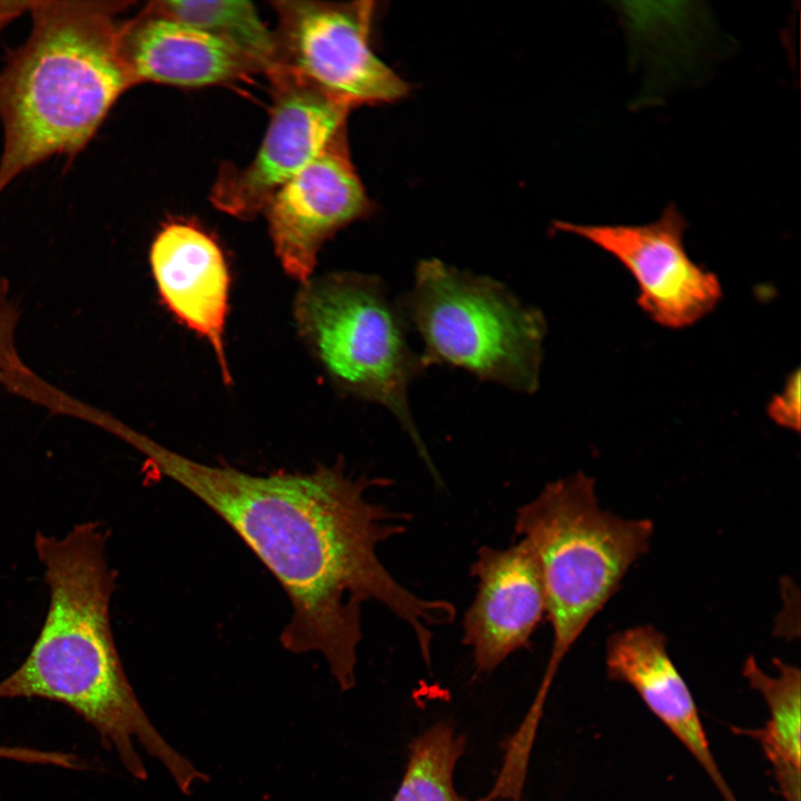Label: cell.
<instances>
[{
  "mask_svg": "<svg viewBox=\"0 0 801 801\" xmlns=\"http://www.w3.org/2000/svg\"><path fill=\"white\" fill-rule=\"evenodd\" d=\"M17 324V308L9 298L7 284L0 278V386L52 414L85 421L89 405L47 383L21 359L14 342Z\"/></svg>",
  "mask_w": 801,
  "mask_h": 801,
  "instance_id": "18",
  "label": "cell"
},
{
  "mask_svg": "<svg viewBox=\"0 0 801 801\" xmlns=\"http://www.w3.org/2000/svg\"><path fill=\"white\" fill-rule=\"evenodd\" d=\"M109 532L97 521L76 524L62 537L37 532L49 604L24 661L0 681V700L39 698L81 716L139 781L148 771L137 751L156 759L179 790L199 769L159 733L141 706L121 663L110 622L117 574L107 560Z\"/></svg>",
  "mask_w": 801,
  "mask_h": 801,
  "instance_id": "2",
  "label": "cell"
},
{
  "mask_svg": "<svg viewBox=\"0 0 801 801\" xmlns=\"http://www.w3.org/2000/svg\"><path fill=\"white\" fill-rule=\"evenodd\" d=\"M471 573L475 597L463 620V643L478 673L493 672L526 647L544 615L546 600L537 560L523 540L507 548H478Z\"/></svg>",
  "mask_w": 801,
  "mask_h": 801,
  "instance_id": "11",
  "label": "cell"
},
{
  "mask_svg": "<svg viewBox=\"0 0 801 801\" xmlns=\"http://www.w3.org/2000/svg\"><path fill=\"white\" fill-rule=\"evenodd\" d=\"M605 671L610 680L636 692L704 770L723 801H739L714 759L695 700L661 631L640 624L612 633L605 642Z\"/></svg>",
  "mask_w": 801,
  "mask_h": 801,
  "instance_id": "13",
  "label": "cell"
},
{
  "mask_svg": "<svg viewBox=\"0 0 801 801\" xmlns=\"http://www.w3.org/2000/svg\"><path fill=\"white\" fill-rule=\"evenodd\" d=\"M467 740L449 721H439L414 738L403 779L392 801H469L454 787V770Z\"/></svg>",
  "mask_w": 801,
  "mask_h": 801,
  "instance_id": "17",
  "label": "cell"
},
{
  "mask_svg": "<svg viewBox=\"0 0 801 801\" xmlns=\"http://www.w3.org/2000/svg\"><path fill=\"white\" fill-rule=\"evenodd\" d=\"M167 16L226 42L249 60L265 75L275 66L276 41L249 1H154Z\"/></svg>",
  "mask_w": 801,
  "mask_h": 801,
  "instance_id": "16",
  "label": "cell"
},
{
  "mask_svg": "<svg viewBox=\"0 0 801 801\" xmlns=\"http://www.w3.org/2000/svg\"><path fill=\"white\" fill-rule=\"evenodd\" d=\"M768 416L779 426L800 431V370L787 379L783 389L775 394L767 407Z\"/></svg>",
  "mask_w": 801,
  "mask_h": 801,
  "instance_id": "19",
  "label": "cell"
},
{
  "mask_svg": "<svg viewBox=\"0 0 801 801\" xmlns=\"http://www.w3.org/2000/svg\"><path fill=\"white\" fill-rule=\"evenodd\" d=\"M554 230L578 236L616 258L634 277L640 308L663 327L691 326L722 297L715 274L696 264L684 245L686 222L669 204L642 225H578L554 221Z\"/></svg>",
  "mask_w": 801,
  "mask_h": 801,
  "instance_id": "9",
  "label": "cell"
},
{
  "mask_svg": "<svg viewBox=\"0 0 801 801\" xmlns=\"http://www.w3.org/2000/svg\"><path fill=\"white\" fill-rule=\"evenodd\" d=\"M132 447L228 524L278 581L291 606L279 637L285 650L322 654L339 689L349 691L362 605L375 601L412 629L429 665L433 629L451 623L456 611L408 591L379 560V545L411 520L369 498L389 479L350 475L342 462L256 475L194 461L141 433Z\"/></svg>",
  "mask_w": 801,
  "mask_h": 801,
  "instance_id": "1",
  "label": "cell"
},
{
  "mask_svg": "<svg viewBox=\"0 0 801 801\" xmlns=\"http://www.w3.org/2000/svg\"><path fill=\"white\" fill-rule=\"evenodd\" d=\"M266 76L273 105L261 145L241 169L224 167L210 195L215 207L239 219L263 212L274 194L346 126L352 109L283 68Z\"/></svg>",
  "mask_w": 801,
  "mask_h": 801,
  "instance_id": "8",
  "label": "cell"
},
{
  "mask_svg": "<svg viewBox=\"0 0 801 801\" xmlns=\"http://www.w3.org/2000/svg\"><path fill=\"white\" fill-rule=\"evenodd\" d=\"M777 673L765 672L750 655L742 674L763 699L769 711L761 728L732 726L738 735L754 740L771 765L782 801H801V675L800 669L774 659Z\"/></svg>",
  "mask_w": 801,
  "mask_h": 801,
  "instance_id": "15",
  "label": "cell"
},
{
  "mask_svg": "<svg viewBox=\"0 0 801 801\" xmlns=\"http://www.w3.org/2000/svg\"><path fill=\"white\" fill-rule=\"evenodd\" d=\"M16 755V751L12 746L0 745V759L12 760Z\"/></svg>",
  "mask_w": 801,
  "mask_h": 801,
  "instance_id": "20",
  "label": "cell"
},
{
  "mask_svg": "<svg viewBox=\"0 0 801 801\" xmlns=\"http://www.w3.org/2000/svg\"><path fill=\"white\" fill-rule=\"evenodd\" d=\"M397 304L422 338L426 368L446 365L515 392H536L545 318L498 280L422 259Z\"/></svg>",
  "mask_w": 801,
  "mask_h": 801,
  "instance_id": "5",
  "label": "cell"
},
{
  "mask_svg": "<svg viewBox=\"0 0 801 801\" xmlns=\"http://www.w3.org/2000/svg\"><path fill=\"white\" fill-rule=\"evenodd\" d=\"M116 51L132 87L145 82L222 85L261 72L226 42L167 16L154 2L119 23Z\"/></svg>",
  "mask_w": 801,
  "mask_h": 801,
  "instance_id": "12",
  "label": "cell"
},
{
  "mask_svg": "<svg viewBox=\"0 0 801 801\" xmlns=\"http://www.w3.org/2000/svg\"><path fill=\"white\" fill-rule=\"evenodd\" d=\"M515 532L542 575L552 647L524 720L537 725L565 655L649 551L654 525L604 510L595 481L583 472L547 483L516 511Z\"/></svg>",
  "mask_w": 801,
  "mask_h": 801,
  "instance_id": "4",
  "label": "cell"
},
{
  "mask_svg": "<svg viewBox=\"0 0 801 801\" xmlns=\"http://www.w3.org/2000/svg\"><path fill=\"white\" fill-rule=\"evenodd\" d=\"M275 67L349 108L394 102L408 85L370 49V2L278 0Z\"/></svg>",
  "mask_w": 801,
  "mask_h": 801,
  "instance_id": "7",
  "label": "cell"
},
{
  "mask_svg": "<svg viewBox=\"0 0 801 801\" xmlns=\"http://www.w3.org/2000/svg\"><path fill=\"white\" fill-rule=\"evenodd\" d=\"M126 1H29L27 40L0 70V195L52 156L73 158L131 83L116 51Z\"/></svg>",
  "mask_w": 801,
  "mask_h": 801,
  "instance_id": "3",
  "label": "cell"
},
{
  "mask_svg": "<svg viewBox=\"0 0 801 801\" xmlns=\"http://www.w3.org/2000/svg\"><path fill=\"white\" fill-rule=\"evenodd\" d=\"M150 266L162 301L208 340L229 384L224 333L230 280L217 243L194 224H167L152 241Z\"/></svg>",
  "mask_w": 801,
  "mask_h": 801,
  "instance_id": "14",
  "label": "cell"
},
{
  "mask_svg": "<svg viewBox=\"0 0 801 801\" xmlns=\"http://www.w3.org/2000/svg\"><path fill=\"white\" fill-rule=\"evenodd\" d=\"M295 319L330 380L343 392L388 409L433 469L408 405L411 383L426 369L407 339V322L373 275L309 278L297 293Z\"/></svg>",
  "mask_w": 801,
  "mask_h": 801,
  "instance_id": "6",
  "label": "cell"
},
{
  "mask_svg": "<svg viewBox=\"0 0 801 801\" xmlns=\"http://www.w3.org/2000/svg\"><path fill=\"white\" fill-rule=\"evenodd\" d=\"M373 209L342 128L322 152L269 199L264 214L285 271L305 283L323 244Z\"/></svg>",
  "mask_w": 801,
  "mask_h": 801,
  "instance_id": "10",
  "label": "cell"
}]
</instances>
